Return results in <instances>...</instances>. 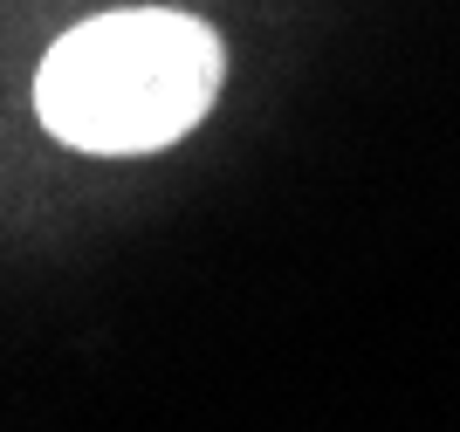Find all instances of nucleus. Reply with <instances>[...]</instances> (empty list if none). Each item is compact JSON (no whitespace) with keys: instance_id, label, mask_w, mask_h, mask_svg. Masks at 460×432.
<instances>
[{"instance_id":"nucleus-1","label":"nucleus","mask_w":460,"mask_h":432,"mask_svg":"<svg viewBox=\"0 0 460 432\" xmlns=\"http://www.w3.org/2000/svg\"><path fill=\"white\" fill-rule=\"evenodd\" d=\"M227 41L179 7H117L96 14L35 69L41 131L90 158H145L165 151L220 103Z\"/></svg>"}]
</instances>
